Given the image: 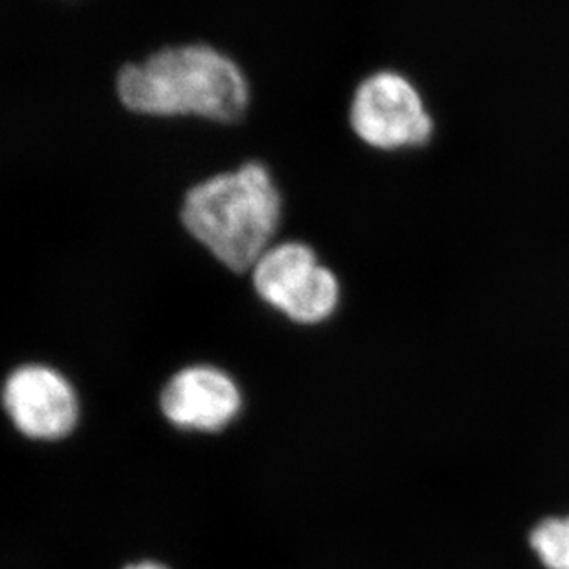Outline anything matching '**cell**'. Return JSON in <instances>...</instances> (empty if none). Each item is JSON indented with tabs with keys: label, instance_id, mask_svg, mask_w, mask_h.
Returning a JSON list of instances; mask_svg holds the SVG:
<instances>
[{
	"label": "cell",
	"instance_id": "cell-1",
	"mask_svg": "<svg viewBox=\"0 0 569 569\" xmlns=\"http://www.w3.org/2000/svg\"><path fill=\"white\" fill-rule=\"evenodd\" d=\"M122 106L148 117H200L239 121L250 104V83L230 56L211 44L158 50L122 67L117 77Z\"/></svg>",
	"mask_w": 569,
	"mask_h": 569
},
{
	"label": "cell",
	"instance_id": "cell-2",
	"mask_svg": "<svg viewBox=\"0 0 569 569\" xmlns=\"http://www.w3.org/2000/svg\"><path fill=\"white\" fill-rule=\"evenodd\" d=\"M280 219V189L259 161L192 187L181 209L187 231L233 272L256 267L272 247Z\"/></svg>",
	"mask_w": 569,
	"mask_h": 569
},
{
	"label": "cell",
	"instance_id": "cell-3",
	"mask_svg": "<svg viewBox=\"0 0 569 569\" xmlns=\"http://www.w3.org/2000/svg\"><path fill=\"white\" fill-rule=\"evenodd\" d=\"M351 130L376 150H403L431 141L435 121L417 86L401 72L378 71L357 86Z\"/></svg>",
	"mask_w": 569,
	"mask_h": 569
},
{
	"label": "cell",
	"instance_id": "cell-4",
	"mask_svg": "<svg viewBox=\"0 0 569 569\" xmlns=\"http://www.w3.org/2000/svg\"><path fill=\"white\" fill-rule=\"evenodd\" d=\"M252 276L258 295L295 322H322L339 306V281L301 242L270 247Z\"/></svg>",
	"mask_w": 569,
	"mask_h": 569
},
{
	"label": "cell",
	"instance_id": "cell-5",
	"mask_svg": "<svg viewBox=\"0 0 569 569\" xmlns=\"http://www.w3.org/2000/svg\"><path fill=\"white\" fill-rule=\"evenodd\" d=\"M4 407L19 431L30 438L66 437L77 426L78 400L60 373L44 367H22L4 387Z\"/></svg>",
	"mask_w": 569,
	"mask_h": 569
},
{
	"label": "cell",
	"instance_id": "cell-6",
	"mask_svg": "<svg viewBox=\"0 0 569 569\" xmlns=\"http://www.w3.org/2000/svg\"><path fill=\"white\" fill-rule=\"evenodd\" d=\"M236 381L213 367H191L176 373L161 395V409L181 429L219 431L241 411Z\"/></svg>",
	"mask_w": 569,
	"mask_h": 569
},
{
	"label": "cell",
	"instance_id": "cell-7",
	"mask_svg": "<svg viewBox=\"0 0 569 569\" xmlns=\"http://www.w3.org/2000/svg\"><path fill=\"white\" fill-rule=\"evenodd\" d=\"M531 548L548 569H569V516L549 518L531 532Z\"/></svg>",
	"mask_w": 569,
	"mask_h": 569
},
{
	"label": "cell",
	"instance_id": "cell-8",
	"mask_svg": "<svg viewBox=\"0 0 569 569\" xmlns=\"http://www.w3.org/2000/svg\"><path fill=\"white\" fill-rule=\"evenodd\" d=\"M127 569H169L164 566L156 565V562H141V565L128 566Z\"/></svg>",
	"mask_w": 569,
	"mask_h": 569
}]
</instances>
